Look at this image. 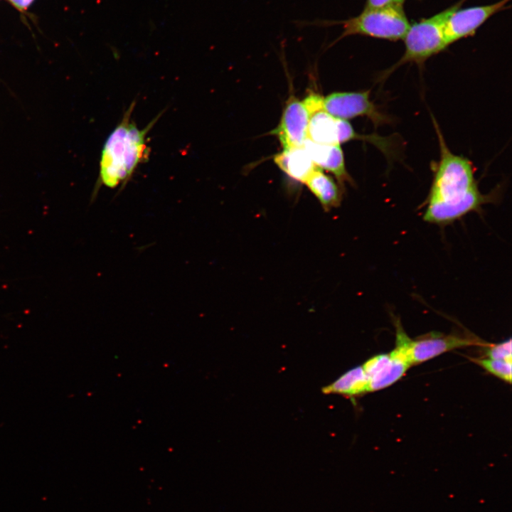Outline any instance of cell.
<instances>
[{
  "mask_svg": "<svg viewBox=\"0 0 512 512\" xmlns=\"http://www.w3.org/2000/svg\"><path fill=\"white\" fill-rule=\"evenodd\" d=\"M309 114L303 102L294 95L288 97L277 126L270 132L282 149L303 146L307 139Z\"/></svg>",
  "mask_w": 512,
  "mask_h": 512,
  "instance_id": "obj_7",
  "label": "cell"
},
{
  "mask_svg": "<svg viewBox=\"0 0 512 512\" xmlns=\"http://www.w3.org/2000/svg\"><path fill=\"white\" fill-rule=\"evenodd\" d=\"M491 344L472 335L432 333L418 340L410 339V358L412 365L419 364L456 348L472 346L487 347Z\"/></svg>",
  "mask_w": 512,
  "mask_h": 512,
  "instance_id": "obj_8",
  "label": "cell"
},
{
  "mask_svg": "<svg viewBox=\"0 0 512 512\" xmlns=\"http://www.w3.org/2000/svg\"><path fill=\"white\" fill-rule=\"evenodd\" d=\"M309 120L307 139L319 144H338V122L336 118L326 112L324 107L309 112Z\"/></svg>",
  "mask_w": 512,
  "mask_h": 512,
  "instance_id": "obj_11",
  "label": "cell"
},
{
  "mask_svg": "<svg viewBox=\"0 0 512 512\" xmlns=\"http://www.w3.org/2000/svg\"><path fill=\"white\" fill-rule=\"evenodd\" d=\"M368 378L361 366L351 369L331 384L324 387L322 392L355 396L368 393Z\"/></svg>",
  "mask_w": 512,
  "mask_h": 512,
  "instance_id": "obj_13",
  "label": "cell"
},
{
  "mask_svg": "<svg viewBox=\"0 0 512 512\" xmlns=\"http://www.w3.org/2000/svg\"><path fill=\"white\" fill-rule=\"evenodd\" d=\"M273 161L287 176L302 183H305L316 168L304 144L302 146L282 149L273 156Z\"/></svg>",
  "mask_w": 512,
  "mask_h": 512,
  "instance_id": "obj_10",
  "label": "cell"
},
{
  "mask_svg": "<svg viewBox=\"0 0 512 512\" xmlns=\"http://www.w3.org/2000/svg\"><path fill=\"white\" fill-rule=\"evenodd\" d=\"M324 108L334 117L342 119L365 117L375 127L393 122L390 116L371 101L370 90L332 92L324 97Z\"/></svg>",
  "mask_w": 512,
  "mask_h": 512,
  "instance_id": "obj_5",
  "label": "cell"
},
{
  "mask_svg": "<svg viewBox=\"0 0 512 512\" xmlns=\"http://www.w3.org/2000/svg\"><path fill=\"white\" fill-rule=\"evenodd\" d=\"M405 0H367L365 8H378L386 6H402Z\"/></svg>",
  "mask_w": 512,
  "mask_h": 512,
  "instance_id": "obj_16",
  "label": "cell"
},
{
  "mask_svg": "<svg viewBox=\"0 0 512 512\" xmlns=\"http://www.w3.org/2000/svg\"><path fill=\"white\" fill-rule=\"evenodd\" d=\"M304 184L317 198L324 210L338 207L341 201V186L322 170L316 168Z\"/></svg>",
  "mask_w": 512,
  "mask_h": 512,
  "instance_id": "obj_12",
  "label": "cell"
},
{
  "mask_svg": "<svg viewBox=\"0 0 512 512\" xmlns=\"http://www.w3.org/2000/svg\"><path fill=\"white\" fill-rule=\"evenodd\" d=\"M315 166L331 173L341 186L352 183V178L346 168L344 156L340 145L319 144L308 139L304 143Z\"/></svg>",
  "mask_w": 512,
  "mask_h": 512,
  "instance_id": "obj_9",
  "label": "cell"
},
{
  "mask_svg": "<svg viewBox=\"0 0 512 512\" xmlns=\"http://www.w3.org/2000/svg\"><path fill=\"white\" fill-rule=\"evenodd\" d=\"M136 102L133 101L107 138L100 160L99 176L92 192V201L101 186L123 189L138 166L147 161L149 148L146 136L162 113H159L144 129H139L132 119Z\"/></svg>",
  "mask_w": 512,
  "mask_h": 512,
  "instance_id": "obj_2",
  "label": "cell"
},
{
  "mask_svg": "<svg viewBox=\"0 0 512 512\" xmlns=\"http://www.w3.org/2000/svg\"><path fill=\"white\" fill-rule=\"evenodd\" d=\"M15 7L23 11L30 6L33 0H9Z\"/></svg>",
  "mask_w": 512,
  "mask_h": 512,
  "instance_id": "obj_17",
  "label": "cell"
},
{
  "mask_svg": "<svg viewBox=\"0 0 512 512\" xmlns=\"http://www.w3.org/2000/svg\"><path fill=\"white\" fill-rule=\"evenodd\" d=\"M509 1L501 0L489 5L456 9L444 24L446 47L462 38L473 35L488 18L503 9Z\"/></svg>",
  "mask_w": 512,
  "mask_h": 512,
  "instance_id": "obj_6",
  "label": "cell"
},
{
  "mask_svg": "<svg viewBox=\"0 0 512 512\" xmlns=\"http://www.w3.org/2000/svg\"><path fill=\"white\" fill-rule=\"evenodd\" d=\"M469 359L502 380L508 383H511L512 362L491 359L489 358H469Z\"/></svg>",
  "mask_w": 512,
  "mask_h": 512,
  "instance_id": "obj_14",
  "label": "cell"
},
{
  "mask_svg": "<svg viewBox=\"0 0 512 512\" xmlns=\"http://www.w3.org/2000/svg\"><path fill=\"white\" fill-rule=\"evenodd\" d=\"M485 348H486V355L489 358L512 362L511 340L510 338L500 343H491Z\"/></svg>",
  "mask_w": 512,
  "mask_h": 512,
  "instance_id": "obj_15",
  "label": "cell"
},
{
  "mask_svg": "<svg viewBox=\"0 0 512 512\" xmlns=\"http://www.w3.org/2000/svg\"><path fill=\"white\" fill-rule=\"evenodd\" d=\"M432 119L439 142V159L434 169L423 219L444 225L478 210L494 198L480 192L471 161L449 149L436 119Z\"/></svg>",
  "mask_w": 512,
  "mask_h": 512,
  "instance_id": "obj_1",
  "label": "cell"
},
{
  "mask_svg": "<svg viewBox=\"0 0 512 512\" xmlns=\"http://www.w3.org/2000/svg\"><path fill=\"white\" fill-rule=\"evenodd\" d=\"M462 2L459 1L429 18L410 25L403 38L405 46L403 55L383 73V78H387L395 69L407 63L421 65L429 58L443 50L446 48L444 36L445 22Z\"/></svg>",
  "mask_w": 512,
  "mask_h": 512,
  "instance_id": "obj_4",
  "label": "cell"
},
{
  "mask_svg": "<svg viewBox=\"0 0 512 512\" xmlns=\"http://www.w3.org/2000/svg\"><path fill=\"white\" fill-rule=\"evenodd\" d=\"M295 23L301 28L341 26L343 31L331 46L346 37L354 35L398 41L403 39L410 27L402 6L364 8L358 16L346 20L316 18L311 21H297Z\"/></svg>",
  "mask_w": 512,
  "mask_h": 512,
  "instance_id": "obj_3",
  "label": "cell"
}]
</instances>
